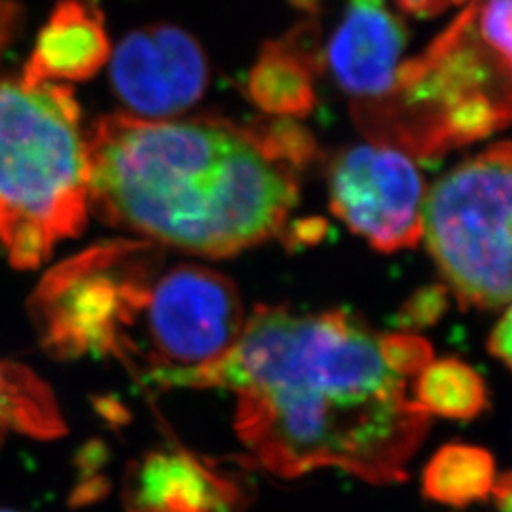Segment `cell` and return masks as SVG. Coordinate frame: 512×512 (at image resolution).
Segmentation results:
<instances>
[{
    "instance_id": "obj_1",
    "label": "cell",
    "mask_w": 512,
    "mask_h": 512,
    "mask_svg": "<svg viewBox=\"0 0 512 512\" xmlns=\"http://www.w3.org/2000/svg\"><path fill=\"white\" fill-rule=\"evenodd\" d=\"M207 387L236 397L239 442L279 478L340 469L404 482L431 420L385 361L384 334L346 310L256 306Z\"/></svg>"
},
{
    "instance_id": "obj_2",
    "label": "cell",
    "mask_w": 512,
    "mask_h": 512,
    "mask_svg": "<svg viewBox=\"0 0 512 512\" xmlns=\"http://www.w3.org/2000/svg\"><path fill=\"white\" fill-rule=\"evenodd\" d=\"M315 156L293 120L101 118L86 135L90 209L165 249L224 258L277 236Z\"/></svg>"
},
{
    "instance_id": "obj_3",
    "label": "cell",
    "mask_w": 512,
    "mask_h": 512,
    "mask_svg": "<svg viewBox=\"0 0 512 512\" xmlns=\"http://www.w3.org/2000/svg\"><path fill=\"white\" fill-rule=\"evenodd\" d=\"M90 211L86 135L65 84L0 82V249L19 270L48 260Z\"/></svg>"
},
{
    "instance_id": "obj_4",
    "label": "cell",
    "mask_w": 512,
    "mask_h": 512,
    "mask_svg": "<svg viewBox=\"0 0 512 512\" xmlns=\"http://www.w3.org/2000/svg\"><path fill=\"white\" fill-rule=\"evenodd\" d=\"M465 27L454 29L425 57L401 65L391 95L355 112L378 143L435 154L507 126L511 61L476 37L471 16Z\"/></svg>"
},
{
    "instance_id": "obj_5",
    "label": "cell",
    "mask_w": 512,
    "mask_h": 512,
    "mask_svg": "<svg viewBox=\"0 0 512 512\" xmlns=\"http://www.w3.org/2000/svg\"><path fill=\"white\" fill-rule=\"evenodd\" d=\"M511 167V145L503 141L425 192L421 238L461 308H509Z\"/></svg>"
},
{
    "instance_id": "obj_6",
    "label": "cell",
    "mask_w": 512,
    "mask_h": 512,
    "mask_svg": "<svg viewBox=\"0 0 512 512\" xmlns=\"http://www.w3.org/2000/svg\"><path fill=\"white\" fill-rule=\"evenodd\" d=\"M232 279L194 262L160 266L137 336L133 370L162 387H207L245 325Z\"/></svg>"
},
{
    "instance_id": "obj_7",
    "label": "cell",
    "mask_w": 512,
    "mask_h": 512,
    "mask_svg": "<svg viewBox=\"0 0 512 512\" xmlns=\"http://www.w3.org/2000/svg\"><path fill=\"white\" fill-rule=\"evenodd\" d=\"M330 209L380 253L412 249L421 239L423 175L401 148L357 145L330 165Z\"/></svg>"
},
{
    "instance_id": "obj_8",
    "label": "cell",
    "mask_w": 512,
    "mask_h": 512,
    "mask_svg": "<svg viewBox=\"0 0 512 512\" xmlns=\"http://www.w3.org/2000/svg\"><path fill=\"white\" fill-rule=\"evenodd\" d=\"M110 80L133 116L167 120L202 99L209 65L188 31L160 23L124 37L110 59Z\"/></svg>"
},
{
    "instance_id": "obj_9",
    "label": "cell",
    "mask_w": 512,
    "mask_h": 512,
    "mask_svg": "<svg viewBox=\"0 0 512 512\" xmlns=\"http://www.w3.org/2000/svg\"><path fill=\"white\" fill-rule=\"evenodd\" d=\"M406 31L385 0H348L330 38V73L359 109L389 97L401 69Z\"/></svg>"
},
{
    "instance_id": "obj_10",
    "label": "cell",
    "mask_w": 512,
    "mask_h": 512,
    "mask_svg": "<svg viewBox=\"0 0 512 512\" xmlns=\"http://www.w3.org/2000/svg\"><path fill=\"white\" fill-rule=\"evenodd\" d=\"M243 501L234 478L179 450L145 456L126 486L129 512H239Z\"/></svg>"
},
{
    "instance_id": "obj_11",
    "label": "cell",
    "mask_w": 512,
    "mask_h": 512,
    "mask_svg": "<svg viewBox=\"0 0 512 512\" xmlns=\"http://www.w3.org/2000/svg\"><path fill=\"white\" fill-rule=\"evenodd\" d=\"M110 57L103 14L93 0H61L38 35L23 78L73 82L99 73Z\"/></svg>"
},
{
    "instance_id": "obj_12",
    "label": "cell",
    "mask_w": 512,
    "mask_h": 512,
    "mask_svg": "<svg viewBox=\"0 0 512 512\" xmlns=\"http://www.w3.org/2000/svg\"><path fill=\"white\" fill-rule=\"evenodd\" d=\"M315 42L304 31L268 42L249 74L247 90L256 107L272 118H302L315 105Z\"/></svg>"
},
{
    "instance_id": "obj_13",
    "label": "cell",
    "mask_w": 512,
    "mask_h": 512,
    "mask_svg": "<svg viewBox=\"0 0 512 512\" xmlns=\"http://www.w3.org/2000/svg\"><path fill=\"white\" fill-rule=\"evenodd\" d=\"M494 480L490 452L471 444H448L429 459L423 471V494L431 501L463 509L484 501Z\"/></svg>"
},
{
    "instance_id": "obj_14",
    "label": "cell",
    "mask_w": 512,
    "mask_h": 512,
    "mask_svg": "<svg viewBox=\"0 0 512 512\" xmlns=\"http://www.w3.org/2000/svg\"><path fill=\"white\" fill-rule=\"evenodd\" d=\"M412 401L431 418L473 420L488 406V389L473 366L439 359L423 366L412 380Z\"/></svg>"
},
{
    "instance_id": "obj_15",
    "label": "cell",
    "mask_w": 512,
    "mask_h": 512,
    "mask_svg": "<svg viewBox=\"0 0 512 512\" xmlns=\"http://www.w3.org/2000/svg\"><path fill=\"white\" fill-rule=\"evenodd\" d=\"M6 427L35 437H57L65 431L46 385L23 366L0 363V433Z\"/></svg>"
},
{
    "instance_id": "obj_16",
    "label": "cell",
    "mask_w": 512,
    "mask_h": 512,
    "mask_svg": "<svg viewBox=\"0 0 512 512\" xmlns=\"http://www.w3.org/2000/svg\"><path fill=\"white\" fill-rule=\"evenodd\" d=\"M385 361L406 380H414L421 368L433 361V349L414 332L384 334Z\"/></svg>"
},
{
    "instance_id": "obj_17",
    "label": "cell",
    "mask_w": 512,
    "mask_h": 512,
    "mask_svg": "<svg viewBox=\"0 0 512 512\" xmlns=\"http://www.w3.org/2000/svg\"><path fill=\"white\" fill-rule=\"evenodd\" d=\"M475 33L492 52L511 61V0H484Z\"/></svg>"
},
{
    "instance_id": "obj_18",
    "label": "cell",
    "mask_w": 512,
    "mask_h": 512,
    "mask_svg": "<svg viewBox=\"0 0 512 512\" xmlns=\"http://www.w3.org/2000/svg\"><path fill=\"white\" fill-rule=\"evenodd\" d=\"M446 310V293L437 289H423L404 304L399 325L404 332H416L435 325Z\"/></svg>"
},
{
    "instance_id": "obj_19",
    "label": "cell",
    "mask_w": 512,
    "mask_h": 512,
    "mask_svg": "<svg viewBox=\"0 0 512 512\" xmlns=\"http://www.w3.org/2000/svg\"><path fill=\"white\" fill-rule=\"evenodd\" d=\"M511 332V310L505 308L501 319L497 321V325H495L490 338H488V351H490L492 357L501 361L507 368L511 366Z\"/></svg>"
},
{
    "instance_id": "obj_20",
    "label": "cell",
    "mask_w": 512,
    "mask_h": 512,
    "mask_svg": "<svg viewBox=\"0 0 512 512\" xmlns=\"http://www.w3.org/2000/svg\"><path fill=\"white\" fill-rule=\"evenodd\" d=\"M406 14L416 18H435L465 0H395Z\"/></svg>"
},
{
    "instance_id": "obj_21",
    "label": "cell",
    "mask_w": 512,
    "mask_h": 512,
    "mask_svg": "<svg viewBox=\"0 0 512 512\" xmlns=\"http://www.w3.org/2000/svg\"><path fill=\"white\" fill-rule=\"evenodd\" d=\"M490 495L495 497V505L501 512H511L512 488L511 473L495 476L494 486Z\"/></svg>"
},
{
    "instance_id": "obj_22",
    "label": "cell",
    "mask_w": 512,
    "mask_h": 512,
    "mask_svg": "<svg viewBox=\"0 0 512 512\" xmlns=\"http://www.w3.org/2000/svg\"><path fill=\"white\" fill-rule=\"evenodd\" d=\"M12 25V4L10 0H0V44L8 37Z\"/></svg>"
},
{
    "instance_id": "obj_23",
    "label": "cell",
    "mask_w": 512,
    "mask_h": 512,
    "mask_svg": "<svg viewBox=\"0 0 512 512\" xmlns=\"http://www.w3.org/2000/svg\"><path fill=\"white\" fill-rule=\"evenodd\" d=\"M296 6H300V8H306V10H311L313 6H315V2L317 0H293Z\"/></svg>"
},
{
    "instance_id": "obj_24",
    "label": "cell",
    "mask_w": 512,
    "mask_h": 512,
    "mask_svg": "<svg viewBox=\"0 0 512 512\" xmlns=\"http://www.w3.org/2000/svg\"><path fill=\"white\" fill-rule=\"evenodd\" d=\"M0 512H18V511H10V509H0Z\"/></svg>"
}]
</instances>
